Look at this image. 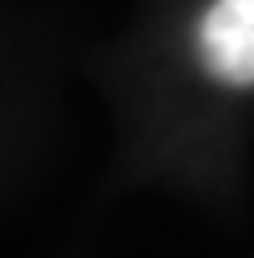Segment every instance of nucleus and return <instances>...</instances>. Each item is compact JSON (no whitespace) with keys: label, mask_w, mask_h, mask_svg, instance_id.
Listing matches in <instances>:
<instances>
[{"label":"nucleus","mask_w":254,"mask_h":258,"mask_svg":"<svg viewBox=\"0 0 254 258\" xmlns=\"http://www.w3.org/2000/svg\"><path fill=\"white\" fill-rule=\"evenodd\" d=\"M198 52L214 81L254 85V0H214L198 24Z\"/></svg>","instance_id":"obj_1"}]
</instances>
